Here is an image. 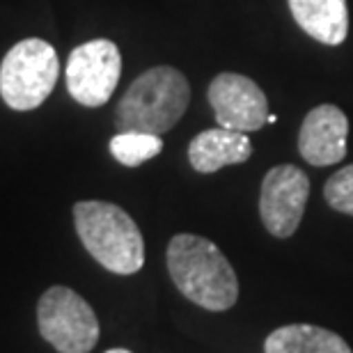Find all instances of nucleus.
I'll list each match as a JSON object with an SVG mask.
<instances>
[{"mask_svg":"<svg viewBox=\"0 0 353 353\" xmlns=\"http://www.w3.org/2000/svg\"><path fill=\"white\" fill-rule=\"evenodd\" d=\"M168 271L174 287L209 312H225L239 299V280L230 259L204 236H172L168 245Z\"/></svg>","mask_w":353,"mask_h":353,"instance_id":"nucleus-1","label":"nucleus"},{"mask_svg":"<svg viewBox=\"0 0 353 353\" xmlns=\"http://www.w3.org/2000/svg\"><path fill=\"white\" fill-rule=\"evenodd\" d=\"M74 225L83 245L105 271L133 275L145 264V241L122 207L101 200L74 204Z\"/></svg>","mask_w":353,"mask_h":353,"instance_id":"nucleus-2","label":"nucleus"},{"mask_svg":"<svg viewBox=\"0 0 353 353\" xmlns=\"http://www.w3.org/2000/svg\"><path fill=\"white\" fill-rule=\"evenodd\" d=\"M190 101L188 81L174 67H154L131 83L115 110L119 131L163 136L183 117Z\"/></svg>","mask_w":353,"mask_h":353,"instance_id":"nucleus-3","label":"nucleus"},{"mask_svg":"<svg viewBox=\"0 0 353 353\" xmlns=\"http://www.w3.org/2000/svg\"><path fill=\"white\" fill-rule=\"evenodd\" d=\"M60 74L55 48L30 37L10 48L0 65V97L12 110H32L48 99Z\"/></svg>","mask_w":353,"mask_h":353,"instance_id":"nucleus-4","label":"nucleus"},{"mask_svg":"<svg viewBox=\"0 0 353 353\" xmlns=\"http://www.w3.org/2000/svg\"><path fill=\"white\" fill-rule=\"evenodd\" d=\"M39 335L60 353H90L99 342V321L90 303L69 287H51L37 303Z\"/></svg>","mask_w":353,"mask_h":353,"instance_id":"nucleus-5","label":"nucleus"},{"mask_svg":"<svg viewBox=\"0 0 353 353\" xmlns=\"http://www.w3.org/2000/svg\"><path fill=\"white\" fill-rule=\"evenodd\" d=\"M67 90L85 108L108 103L122 76V53L115 41L92 39L76 46L67 62Z\"/></svg>","mask_w":353,"mask_h":353,"instance_id":"nucleus-6","label":"nucleus"},{"mask_svg":"<svg viewBox=\"0 0 353 353\" xmlns=\"http://www.w3.org/2000/svg\"><path fill=\"white\" fill-rule=\"evenodd\" d=\"M310 197L307 174L296 165H275L259 190V216L271 236L289 239L299 230Z\"/></svg>","mask_w":353,"mask_h":353,"instance_id":"nucleus-7","label":"nucleus"},{"mask_svg":"<svg viewBox=\"0 0 353 353\" xmlns=\"http://www.w3.org/2000/svg\"><path fill=\"white\" fill-rule=\"evenodd\" d=\"M207 99L214 108L216 122L232 131H259L266 126L268 99L255 81L243 74H218L207 90Z\"/></svg>","mask_w":353,"mask_h":353,"instance_id":"nucleus-8","label":"nucleus"},{"mask_svg":"<svg viewBox=\"0 0 353 353\" xmlns=\"http://www.w3.org/2000/svg\"><path fill=\"white\" fill-rule=\"evenodd\" d=\"M349 119L333 103H321L303 119L299 133V152L314 168L335 165L347 157Z\"/></svg>","mask_w":353,"mask_h":353,"instance_id":"nucleus-9","label":"nucleus"},{"mask_svg":"<svg viewBox=\"0 0 353 353\" xmlns=\"http://www.w3.org/2000/svg\"><path fill=\"white\" fill-rule=\"evenodd\" d=\"M250 157L252 143L248 133L223 129V126L197 133L188 145L190 165H193V170L202 174L218 172L225 165L245 163Z\"/></svg>","mask_w":353,"mask_h":353,"instance_id":"nucleus-10","label":"nucleus"},{"mask_svg":"<svg viewBox=\"0 0 353 353\" xmlns=\"http://www.w3.org/2000/svg\"><path fill=\"white\" fill-rule=\"evenodd\" d=\"M303 32L326 46H340L349 34L347 0H287Z\"/></svg>","mask_w":353,"mask_h":353,"instance_id":"nucleus-11","label":"nucleus"},{"mask_svg":"<svg viewBox=\"0 0 353 353\" xmlns=\"http://www.w3.org/2000/svg\"><path fill=\"white\" fill-rule=\"evenodd\" d=\"M264 353H353L333 330L310 323H289L275 328L264 342Z\"/></svg>","mask_w":353,"mask_h":353,"instance_id":"nucleus-12","label":"nucleus"},{"mask_svg":"<svg viewBox=\"0 0 353 353\" xmlns=\"http://www.w3.org/2000/svg\"><path fill=\"white\" fill-rule=\"evenodd\" d=\"M163 150V140L154 133L143 131H119L117 136L110 138V154L117 163L126 168H138L145 161L159 157Z\"/></svg>","mask_w":353,"mask_h":353,"instance_id":"nucleus-13","label":"nucleus"},{"mask_svg":"<svg viewBox=\"0 0 353 353\" xmlns=\"http://www.w3.org/2000/svg\"><path fill=\"white\" fill-rule=\"evenodd\" d=\"M323 197L330 209L353 216V163L330 176L323 186Z\"/></svg>","mask_w":353,"mask_h":353,"instance_id":"nucleus-14","label":"nucleus"},{"mask_svg":"<svg viewBox=\"0 0 353 353\" xmlns=\"http://www.w3.org/2000/svg\"><path fill=\"white\" fill-rule=\"evenodd\" d=\"M105 353H133V351H129V349H108Z\"/></svg>","mask_w":353,"mask_h":353,"instance_id":"nucleus-15","label":"nucleus"},{"mask_svg":"<svg viewBox=\"0 0 353 353\" xmlns=\"http://www.w3.org/2000/svg\"><path fill=\"white\" fill-rule=\"evenodd\" d=\"M275 122H278V117H275V115H271V112H268V117H266V124H275Z\"/></svg>","mask_w":353,"mask_h":353,"instance_id":"nucleus-16","label":"nucleus"}]
</instances>
